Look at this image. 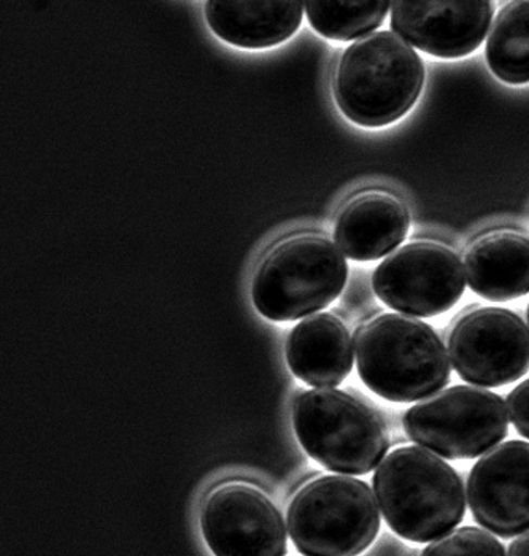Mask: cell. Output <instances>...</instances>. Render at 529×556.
<instances>
[{
  "label": "cell",
  "mask_w": 529,
  "mask_h": 556,
  "mask_svg": "<svg viewBox=\"0 0 529 556\" xmlns=\"http://www.w3.org/2000/svg\"><path fill=\"white\" fill-rule=\"evenodd\" d=\"M374 492L388 527L418 544L444 538L465 518L462 479L426 448L401 447L385 456L374 476Z\"/></svg>",
  "instance_id": "obj_1"
},
{
  "label": "cell",
  "mask_w": 529,
  "mask_h": 556,
  "mask_svg": "<svg viewBox=\"0 0 529 556\" xmlns=\"http://www.w3.org/2000/svg\"><path fill=\"white\" fill-rule=\"evenodd\" d=\"M363 382L391 403H417L444 390L450 355L431 326L385 314L361 326L355 339Z\"/></svg>",
  "instance_id": "obj_2"
},
{
  "label": "cell",
  "mask_w": 529,
  "mask_h": 556,
  "mask_svg": "<svg viewBox=\"0 0 529 556\" xmlns=\"http://www.w3.org/2000/svg\"><path fill=\"white\" fill-rule=\"evenodd\" d=\"M425 67L394 34L376 33L350 45L336 72L335 96L350 122L366 128L393 125L420 98Z\"/></svg>",
  "instance_id": "obj_3"
},
{
  "label": "cell",
  "mask_w": 529,
  "mask_h": 556,
  "mask_svg": "<svg viewBox=\"0 0 529 556\" xmlns=\"http://www.w3.org/2000/svg\"><path fill=\"white\" fill-rule=\"evenodd\" d=\"M293 424L305 452L329 471L345 476L379 468L390 447L379 415L332 388L302 393L294 403Z\"/></svg>",
  "instance_id": "obj_4"
},
{
  "label": "cell",
  "mask_w": 529,
  "mask_h": 556,
  "mask_svg": "<svg viewBox=\"0 0 529 556\" xmlns=\"http://www.w3.org/2000/svg\"><path fill=\"white\" fill-rule=\"evenodd\" d=\"M349 276L345 257L335 243L302 236L277 247L253 278L254 307L273 321H294L328 307Z\"/></svg>",
  "instance_id": "obj_5"
},
{
  "label": "cell",
  "mask_w": 529,
  "mask_h": 556,
  "mask_svg": "<svg viewBox=\"0 0 529 556\" xmlns=\"http://www.w3.org/2000/svg\"><path fill=\"white\" fill-rule=\"evenodd\" d=\"M373 490L347 476L307 483L288 509V531L305 556H358L376 541L380 513Z\"/></svg>",
  "instance_id": "obj_6"
},
{
  "label": "cell",
  "mask_w": 529,
  "mask_h": 556,
  "mask_svg": "<svg viewBox=\"0 0 529 556\" xmlns=\"http://www.w3.org/2000/svg\"><path fill=\"white\" fill-rule=\"evenodd\" d=\"M404 429L412 441L442 458L473 459L506 439L508 412L497 394L459 386L408 408Z\"/></svg>",
  "instance_id": "obj_7"
},
{
  "label": "cell",
  "mask_w": 529,
  "mask_h": 556,
  "mask_svg": "<svg viewBox=\"0 0 529 556\" xmlns=\"http://www.w3.org/2000/svg\"><path fill=\"white\" fill-rule=\"evenodd\" d=\"M459 257L434 242H414L391 253L374 274V291L393 311L411 317L445 314L465 293Z\"/></svg>",
  "instance_id": "obj_8"
},
{
  "label": "cell",
  "mask_w": 529,
  "mask_h": 556,
  "mask_svg": "<svg viewBox=\"0 0 529 556\" xmlns=\"http://www.w3.org/2000/svg\"><path fill=\"white\" fill-rule=\"evenodd\" d=\"M449 355L465 382L508 386L529 369L528 326L507 308H476L453 326Z\"/></svg>",
  "instance_id": "obj_9"
},
{
  "label": "cell",
  "mask_w": 529,
  "mask_h": 556,
  "mask_svg": "<svg viewBox=\"0 0 529 556\" xmlns=\"http://www.w3.org/2000/svg\"><path fill=\"white\" fill-rule=\"evenodd\" d=\"M205 542L215 556H285L287 525L273 501L253 486L215 490L201 514Z\"/></svg>",
  "instance_id": "obj_10"
},
{
  "label": "cell",
  "mask_w": 529,
  "mask_h": 556,
  "mask_svg": "<svg viewBox=\"0 0 529 556\" xmlns=\"http://www.w3.org/2000/svg\"><path fill=\"white\" fill-rule=\"evenodd\" d=\"M493 22L491 0H393L391 27L417 50L442 60L469 56Z\"/></svg>",
  "instance_id": "obj_11"
},
{
  "label": "cell",
  "mask_w": 529,
  "mask_h": 556,
  "mask_svg": "<svg viewBox=\"0 0 529 556\" xmlns=\"http://www.w3.org/2000/svg\"><path fill=\"white\" fill-rule=\"evenodd\" d=\"M467 500L480 527L501 538L529 531V444L508 441L470 471Z\"/></svg>",
  "instance_id": "obj_12"
},
{
  "label": "cell",
  "mask_w": 529,
  "mask_h": 556,
  "mask_svg": "<svg viewBox=\"0 0 529 556\" xmlns=\"http://www.w3.org/2000/svg\"><path fill=\"white\" fill-rule=\"evenodd\" d=\"M304 0H207L205 16L219 39L260 50L287 42L302 23Z\"/></svg>",
  "instance_id": "obj_13"
},
{
  "label": "cell",
  "mask_w": 529,
  "mask_h": 556,
  "mask_svg": "<svg viewBox=\"0 0 529 556\" xmlns=\"http://www.w3.org/2000/svg\"><path fill=\"white\" fill-rule=\"evenodd\" d=\"M291 372L315 388H335L352 372L355 349L345 325L331 314L311 315L287 342Z\"/></svg>",
  "instance_id": "obj_14"
},
{
  "label": "cell",
  "mask_w": 529,
  "mask_h": 556,
  "mask_svg": "<svg viewBox=\"0 0 529 556\" xmlns=\"http://www.w3.org/2000/svg\"><path fill=\"white\" fill-rule=\"evenodd\" d=\"M411 216L403 202L390 194L361 195L340 215L336 242L353 261H376L390 255L407 237Z\"/></svg>",
  "instance_id": "obj_15"
},
{
  "label": "cell",
  "mask_w": 529,
  "mask_h": 556,
  "mask_svg": "<svg viewBox=\"0 0 529 556\" xmlns=\"http://www.w3.org/2000/svg\"><path fill=\"white\" fill-rule=\"evenodd\" d=\"M470 290L488 301L506 302L529 293V239L496 232L474 243L465 260Z\"/></svg>",
  "instance_id": "obj_16"
},
{
  "label": "cell",
  "mask_w": 529,
  "mask_h": 556,
  "mask_svg": "<svg viewBox=\"0 0 529 556\" xmlns=\"http://www.w3.org/2000/svg\"><path fill=\"white\" fill-rule=\"evenodd\" d=\"M487 63L504 84H529V0H511L497 13L487 42Z\"/></svg>",
  "instance_id": "obj_17"
},
{
  "label": "cell",
  "mask_w": 529,
  "mask_h": 556,
  "mask_svg": "<svg viewBox=\"0 0 529 556\" xmlns=\"http://www.w3.org/2000/svg\"><path fill=\"white\" fill-rule=\"evenodd\" d=\"M390 5L391 0H305V12L319 36L350 42L379 29Z\"/></svg>",
  "instance_id": "obj_18"
},
{
  "label": "cell",
  "mask_w": 529,
  "mask_h": 556,
  "mask_svg": "<svg viewBox=\"0 0 529 556\" xmlns=\"http://www.w3.org/2000/svg\"><path fill=\"white\" fill-rule=\"evenodd\" d=\"M421 556H506V552L487 531L466 527L432 542Z\"/></svg>",
  "instance_id": "obj_19"
},
{
  "label": "cell",
  "mask_w": 529,
  "mask_h": 556,
  "mask_svg": "<svg viewBox=\"0 0 529 556\" xmlns=\"http://www.w3.org/2000/svg\"><path fill=\"white\" fill-rule=\"evenodd\" d=\"M507 412L518 434L529 439V379L508 394Z\"/></svg>",
  "instance_id": "obj_20"
},
{
  "label": "cell",
  "mask_w": 529,
  "mask_h": 556,
  "mask_svg": "<svg viewBox=\"0 0 529 556\" xmlns=\"http://www.w3.org/2000/svg\"><path fill=\"white\" fill-rule=\"evenodd\" d=\"M507 556H529V533L512 542Z\"/></svg>",
  "instance_id": "obj_21"
},
{
  "label": "cell",
  "mask_w": 529,
  "mask_h": 556,
  "mask_svg": "<svg viewBox=\"0 0 529 556\" xmlns=\"http://www.w3.org/2000/svg\"><path fill=\"white\" fill-rule=\"evenodd\" d=\"M528 323H529V307H528Z\"/></svg>",
  "instance_id": "obj_22"
}]
</instances>
